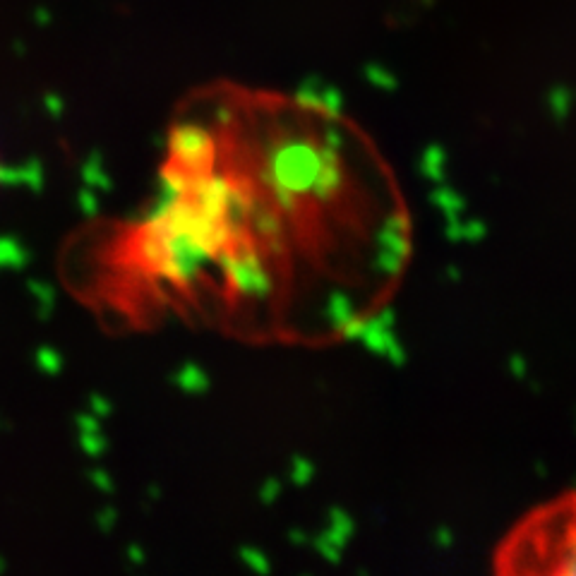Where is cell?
<instances>
[{
  "label": "cell",
  "mask_w": 576,
  "mask_h": 576,
  "mask_svg": "<svg viewBox=\"0 0 576 576\" xmlns=\"http://www.w3.org/2000/svg\"><path fill=\"white\" fill-rule=\"evenodd\" d=\"M0 178H3V171H0Z\"/></svg>",
  "instance_id": "obj_1"
}]
</instances>
